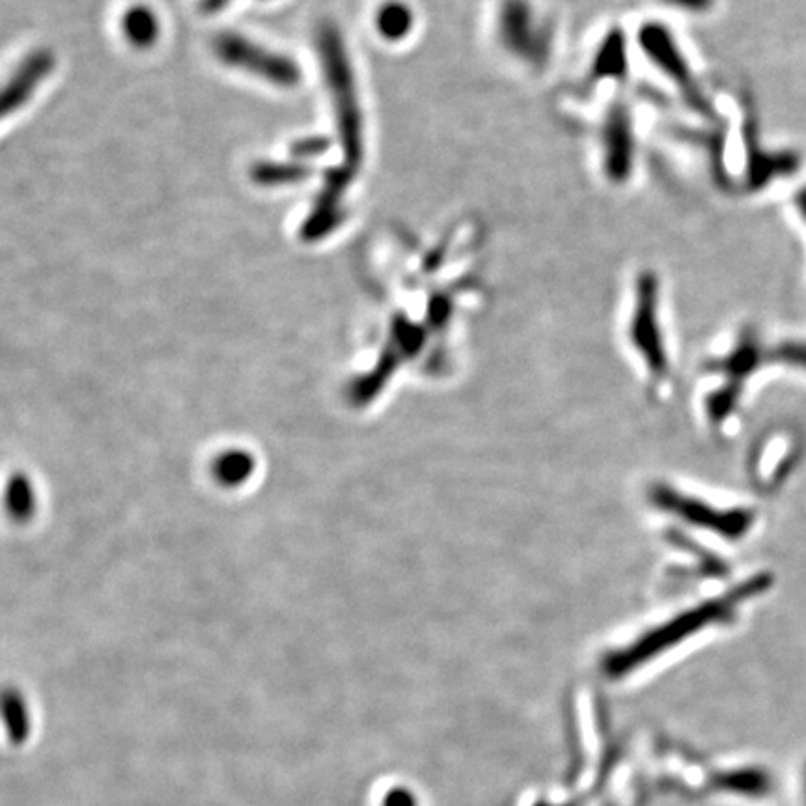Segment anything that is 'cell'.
Instances as JSON below:
<instances>
[{
  "label": "cell",
  "instance_id": "cell-7",
  "mask_svg": "<svg viewBox=\"0 0 806 806\" xmlns=\"http://www.w3.org/2000/svg\"><path fill=\"white\" fill-rule=\"evenodd\" d=\"M53 66H55V57L49 50H36L31 57H26L4 89L2 114L8 116V114L20 111L26 101L31 100L34 90L38 89L39 82L49 76Z\"/></svg>",
  "mask_w": 806,
  "mask_h": 806
},
{
  "label": "cell",
  "instance_id": "cell-8",
  "mask_svg": "<svg viewBox=\"0 0 806 806\" xmlns=\"http://www.w3.org/2000/svg\"><path fill=\"white\" fill-rule=\"evenodd\" d=\"M630 73L624 32L611 28L594 53L588 79L592 82L622 81Z\"/></svg>",
  "mask_w": 806,
  "mask_h": 806
},
{
  "label": "cell",
  "instance_id": "cell-4",
  "mask_svg": "<svg viewBox=\"0 0 806 806\" xmlns=\"http://www.w3.org/2000/svg\"><path fill=\"white\" fill-rule=\"evenodd\" d=\"M214 49L228 66L249 71L277 87H296L301 79V71L291 58L264 49L262 45L252 44L251 39L238 34H221L215 39Z\"/></svg>",
  "mask_w": 806,
  "mask_h": 806
},
{
  "label": "cell",
  "instance_id": "cell-13",
  "mask_svg": "<svg viewBox=\"0 0 806 806\" xmlns=\"http://www.w3.org/2000/svg\"><path fill=\"white\" fill-rule=\"evenodd\" d=\"M663 4L686 13H705L712 10L715 0H661Z\"/></svg>",
  "mask_w": 806,
  "mask_h": 806
},
{
  "label": "cell",
  "instance_id": "cell-1",
  "mask_svg": "<svg viewBox=\"0 0 806 806\" xmlns=\"http://www.w3.org/2000/svg\"><path fill=\"white\" fill-rule=\"evenodd\" d=\"M320 55L325 79L333 95L336 129L344 151V163L341 166L344 171L352 172L353 176H357L362 163V116L349 58L342 45L341 34L333 25H325L320 31Z\"/></svg>",
  "mask_w": 806,
  "mask_h": 806
},
{
  "label": "cell",
  "instance_id": "cell-9",
  "mask_svg": "<svg viewBox=\"0 0 806 806\" xmlns=\"http://www.w3.org/2000/svg\"><path fill=\"white\" fill-rule=\"evenodd\" d=\"M376 25L384 39L402 42L410 36L415 26V13L410 4H405L402 0H389L379 8Z\"/></svg>",
  "mask_w": 806,
  "mask_h": 806
},
{
  "label": "cell",
  "instance_id": "cell-12",
  "mask_svg": "<svg viewBox=\"0 0 806 806\" xmlns=\"http://www.w3.org/2000/svg\"><path fill=\"white\" fill-rule=\"evenodd\" d=\"M329 148H331V140L327 137L315 135V137L297 140L296 145L291 146V153L293 158L309 161V159L322 158L323 153H327Z\"/></svg>",
  "mask_w": 806,
  "mask_h": 806
},
{
  "label": "cell",
  "instance_id": "cell-14",
  "mask_svg": "<svg viewBox=\"0 0 806 806\" xmlns=\"http://www.w3.org/2000/svg\"><path fill=\"white\" fill-rule=\"evenodd\" d=\"M795 206H797L801 217L806 221V189H801L797 193V196H795Z\"/></svg>",
  "mask_w": 806,
  "mask_h": 806
},
{
  "label": "cell",
  "instance_id": "cell-3",
  "mask_svg": "<svg viewBox=\"0 0 806 806\" xmlns=\"http://www.w3.org/2000/svg\"><path fill=\"white\" fill-rule=\"evenodd\" d=\"M636 42L644 55L649 58V62L654 64L668 81L675 82L676 89L680 90L683 100L689 103V107L693 108L694 113L707 116V118L715 116L712 103L707 101L704 92L700 90L699 82L694 79L691 64L667 25H663L659 21L644 23L638 28Z\"/></svg>",
  "mask_w": 806,
  "mask_h": 806
},
{
  "label": "cell",
  "instance_id": "cell-2",
  "mask_svg": "<svg viewBox=\"0 0 806 806\" xmlns=\"http://www.w3.org/2000/svg\"><path fill=\"white\" fill-rule=\"evenodd\" d=\"M497 38L510 57L532 70H542L553 53V26L530 0H500Z\"/></svg>",
  "mask_w": 806,
  "mask_h": 806
},
{
  "label": "cell",
  "instance_id": "cell-5",
  "mask_svg": "<svg viewBox=\"0 0 806 806\" xmlns=\"http://www.w3.org/2000/svg\"><path fill=\"white\" fill-rule=\"evenodd\" d=\"M631 341L638 352L644 353L649 368L661 372L665 368V347L659 325V280L652 272L641 273L636 278Z\"/></svg>",
  "mask_w": 806,
  "mask_h": 806
},
{
  "label": "cell",
  "instance_id": "cell-11",
  "mask_svg": "<svg viewBox=\"0 0 806 806\" xmlns=\"http://www.w3.org/2000/svg\"><path fill=\"white\" fill-rule=\"evenodd\" d=\"M312 174V166L304 163H258L251 172L252 182L264 187L307 182Z\"/></svg>",
  "mask_w": 806,
  "mask_h": 806
},
{
  "label": "cell",
  "instance_id": "cell-10",
  "mask_svg": "<svg viewBox=\"0 0 806 806\" xmlns=\"http://www.w3.org/2000/svg\"><path fill=\"white\" fill-rule=\"evenodd\" d=\"M124 34L131 42L133 47L148 49L159 38L158 15L148 7H133L124 15Z\"/></svg>",
  "mask_w": 806,
  "mask_h": 806
},
{
  "label": "cell",
  "instance_id": "cell-6",
  "mask_svg": "<svg viewBox=\"0 0 806 806\" xmlns=\"http://www.w3.org/2000/svg\"><path fill=\"white\" fill-rule=\"evenodd\" d=\"M601 163L604 176L614 185L630 182L635 169V131L630 108L614 103L601 127Z\"/></svg>",
  "mask_w": 806,
  "mask_h": 806
},
{
  "label": "cell",
  "instance_id": "cell-15",
  "mask_svg": "<svg viewBox=\"0 0 806 806\" xmlns=\"http://www.w3.org/2000/svg\"><path fill=\"white\" fill-rule=\"evenodd\" d=\"M227 2L228 0H204V10H206V12H217V10H221Z\"/></svg>",
  "mask_w": 806,
  "mask_h": 806
}]
</instances>
